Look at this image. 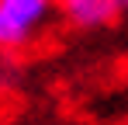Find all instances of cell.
Returning <instances> with one entry per match:
<instances>
[{
	"label": "cell",
	"mask_w": 128,
	"mask_h": 125,
	"mask_svg": "<svg viewBox=\"0 0 128 125\" xmlns=\"http://www.w3.org/2000/svg\"><path fill=\"white\" fill-rule=\"evenodd\" d=\"M59 18L76 28V31H97V28H114L125 18L118 0H56Z\"/></svg>",
	"instance_id": "cell-1"
},
{
	"label": "cell",
	"mask_w": 128,
	"mask_h": 125,
	"mask_svg": "<svg viewBox=\"0 0 128 125\" xmlns=\"http://www.w3.org/2000/svg\"><path fill=\"white\" fill-rule=\"evenodd\" d=\"M0 11L7 14V21L21 31L24 38L31 42V38H35V31L52 18L56 0H0Z\"/></svg>",
	"instance_id": "cell-2"
},
{
	"label": "cell",
	"mask_w": 128,
	"mask_h": 125,
	"mask_svg": "<svg viewBox=\"0 0 128 125\" xmlns=\"http://www.w3.org/2000/svg\"><path fill=\"white\" fill-rule=\"evenodd\" d=\"M28 45V38H24L21 31L7 21V14L0 11V52H18V49H24Z\"/></svg>",
	"instance_id": "cell-3"
},
{
	"label": "cell",
	"mask_w": 128,
	"mask_h": 125,
	"mask_svg": "<svg viewBox=\"0 0 128 125\" xmlns=\"http://www.w3.org/2000/svg\"><path fill=\"white\" fill-rule=\"evenodd\" d=\"M21 80V66L14 52H0V90H14Z\"/></svg>",
	"instance_id": "cell-4"
},
{
	"label": "cell",
	"mask_w": 128,
	"mask_h": 125,
	"mask_svg": "<svg viewBox=\"0 0 128 125\" xmlns=\"http://www.w3.org/2000/svg\"><path fill=\"white\" fill-rule=\"evenodd\" d=\"M118 7H121V11H125V14H128V0H118Z\"/></svg>",
	"instance_id": "cell-5"
}]
</instances>
